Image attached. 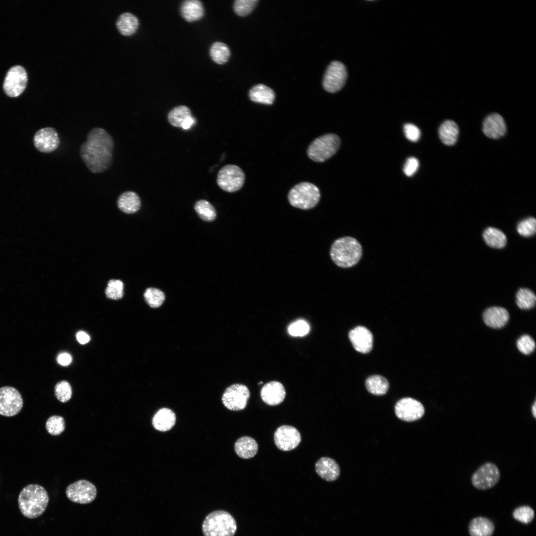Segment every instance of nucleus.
I'll list each match as a JSON object with an SVG mask.
<instances>
[{
  "label": "nucleus",
  "instance_id": "7ed1b4c3",
  "mask_svg": "<svg viewBox=\"0 0 536 536\" xmlns=\"http://www.w3.org/2000/svg\"><path fill=\"white\" fill-rule=\"evenodd\" d=\"M362 248L355 238L346 236L340 238L332 244L330 256L334 263L342 268H348L356 265L360 260Z\"/></svg>",
  "mask_w": 536,
  "mask_h": 536
},
{
  "label": "nucleus",
  "instance_id": "1a4fd4ad",
  "mask_svg": "<svg viewBox=\"0 0 536 536\" xmlns=\"http://www.w3.org/2000/svg\"><path fill=\"white\" fill-rule=\"evenodd\" d=\"M500 473L497 466L490 462L478 468L471 476L473 486L479 490H487L494 487L499 481Z\"/></svg>",
  "mask_w": 536,
  "mask_h": 536
},
{
  "label": "nucleus",
  "instance_id": "7c9ffc66",
  "mask_svg": "<svg viewBox=\"0 0 536 536\" xmlns=\"http://www.w3.org/2000/svg\"><path fill=\"white\" fill-rule=\"evenodd\" d=\"M365 385L370 393L376 396L385 394L389 387L388 380L380 375H373L368 377L366 380Z\"/></svg>",
  "mask_w": 536,
  "mask_h": 536
},
{
  "label": "nucleus",
  "instance_id": "9b49d317",
  "mask_svg": "<svg viewBox=\"0 0 536 536\" xmlns=\"http://www.w3.org/2000/svg\"><path fill=\"white\" fill-rule=\"evenodd\" d=\"M250 396V391L245 385L236 384L225 390L222 397V401L228 409L241 410L246 407Z\"/></svg>",
  "mask_w": 536,
  "mask_h": 536
},
{
  "label": "nucleus",
  "instance_id": "e433bc0d",
  "mask_svg": "<svg viewBox=\"0 0 536 536\" xmlns=\"http://www.w3.org/2000/svg\"><path fill=\"white\" fill-rule=\"evenodd\" d=\"M45 425L48 432L53 436L61 434L65 429V419L59 415L50 416L47 419Z\"/></svg>",
  "mask_w": 536,
  "mask_h": 536
},
{
  "label": "nucleus",
  "instance_id": "f3484780",
  "mask_svg": "<svg viewBox=\"0 0 536 536\" xmlns=\"http://www.w3.org/2000/svg\"><path fill=\"white\" fill-rule=\"evenodd\" d=\"M349 338L354 348L359 352L368 353L372 348V334L364 327L358 326L351 330L349 333Z\"/></svg>",
  "mask_w": 536,
  "mask_h": 536
},
{
  "label": "nucleus",
  "instance_id": "f257e3e1",
  "mask_svg": "<svg viewBox=\"0 0 536 536\" xmlns=\"http://www.w3.org/2000/svg\"><path fill=\"white\" fill-rule=\"evenodd\" d=\"M114 147L111 135L104 129L95 127L88 132L86 140L81 144L80 156L91 172L102 173L112 164Z\"/></svg>",
  "mask_w": 536,
  "mask_h": 536
},
{
  "label": "nucleus",
  "instance_id": "c9c22d12",
  "mask_svg": "<svg viewBox=\"0 0 536 536\" xmlns=\"http://www.w3.org/2000/svg\"><path fill=\"white\" fill-rule=\"evenodd\" d=\"M145 300L151 308H158L164 302L165 296L164 293L156 288H147L143 294Z\"/></svg>",
  "mask_w": 536,
  "mask_h": 536
},
{
  "label": "nucleus",
  "instance_id": "473e14b6",
  "mask_svg": "<svg viewBox=\"0 0 536 536\" xmlns=\"http://www.w3.org/2000/svg\"><path fill=\"white\" fill-rule=\"evenodd\" d=\"M209 53L212 60L220 65L226 63L230 55V51L228 46L220 42L214 43L210 48Z\"/></svg>",
  "mask_w": 536,
  "mask_h": 536
},
{
  "label": "nucleus",
  "instance_id": "79ce46f5",
  "mask_svg": "<svg viewBox=\"0 0 536 536\" xmlns=\"http://www.w3.org/2000/svg\"><path fill=\"white\" fill-rule=\"evenodd\" d=\"M518 232L522 236L530 237L536 231V220L534 217L526 218L519 223L517 227Z\"/></svg>",
  "mask_w": 536,
  "mask_h": 536
},
{
  "label": "nucleus",
  "instance_id": "0eeeda50",
  "mask_svg": "<svg viewBox=\"0 0 536 536\" xmlns=\"http://www.w3.org/2000/svg\"><path fill=\"white\" fill-rule=\"evenodd\" d=\"M245 179L244 172L241 168L235 165L228 164L219 171L216 181L222 190L233 193L242 187Z\"/></svg>",
  "mask_w": 536,
  "mask_h": 536
},
{
  "label": "nucleus",
  "instance_id": "72a5a7b5",
  "mask_svg": "<svg viewBox=\"0 0 536 536\" xmlns=\"http://www.w3.org/2000/svg\"><path fill=\"white\" fill-rule=\"evenodd\" d=\"M536 297L535 293L528 288H521L516 294V303L518 306L524 310L532 308L536 304Z\"/></svg>",
  "mask_w": 536,
  "mask_h": 536
},
{
  "label": "nucleus",
  "instance_id": "8fccbe9b",
  "mask_svg": "<svg viewBox=\"0 0 536 536\" xmlns=\"http://www.w3.org/2000/svg\"><path fill=\"white\" fill-rule=\"evenodd\" d=\"M196 123L195 119L192 116L185 120L181 128L185 130H189Z\"/></svg>",
  "mask_w": 536,
  "mask_h": 536
},
{
  "label": "nucleus",
  "instance_id": "cd10ccee",
  "mask_svg": "<svg viewBox=\"0 0 536 536\" xmlns=\"http://www.w3.org/2000/svg\"><path fill=\"white\" fill-rule=\"evenodd\" d=\"M439 136L442 142L446 145H454L459 135V128L457 124L451 120L444 122L439 129Z\"/></svg>",
  "mask_w": 536,
  "mask_h": 536
},
{
  "label": "nucleus",
  "instance_id": "6e6552de",
  "mask_svg": "<svg viewBox=\"0 0 536 536\" xmlns=\"http://www.w3.org/2000/svg\"><path fill=\"white\" fill-rule=\"evenodd\" d=\"M23 402L19 391L10 386L0 388V414L11 417L17 414L22 409Z\"/></svg>",
  "mask_w": 536,
  "mask_h": 536
},
{
  "label": "nucleus",
  "instance_id": "37998d69",
  "mask_svg": "<svg viewBox=\"0 0 536 536\" xmlns=\"http://www.w3.org/2000/svg\"><path fill=\"white\" fill-rule=\"evenodd\" d=\"M517 346L521 352L524 354H529L535 349L536 344L532 337L529 335H525L518 339Z\"/></svg>",
  "mask_w": 536,
  "mask_h": 536
},
{
  "label": "nucleus",
  "instance_id": "c03bdc74",
  "mask_svg": "<svg viewBox=\"0 0 536 536\" xmlns=\"http://www.w3.org/2000/svg\"><path fill=\"white\" fill-rule=\"evenodd\" d=\"M288 331L289 334L295 336H302L309 331V326L304 321L299 320L289 326Z\"/></svg>",
  "mask_w": 536,
  "mask_h": 536
},
{
  "label": "nucleus",
  "instance_id": "5701e85b",
  "mask_svg": "<svg viewBox=\"0 0 536 536\" xmlns=\"http://www.w3.org/2000/svg\"><path fill=\"white\" fill-rule=\"evenodd\" d=\"M494 530L493 522L483 517L473 518L469 525V532L470 536H492Z\"/></svg>",
  "mask_w": 536,
  "mask_h": 536
},
{
  "label": "nucleus",
  "instance_id": "4468645a",
  "mask_svg": "<svg viewBox=\"0 0 536 536\" xmlns=\"http://www.w3.org/2000/svg\"><path fill=\"white\" fill-rule=\"evenodd\" d=\"M395 412L399 419L410 422L421 418L424 414L425 409L419 401L411 398H405L396 403Z\"/></svg>",
  "mask_w": 536,
  "mask_h": 536
},
{
  "label": "nucleus",
  "instance_id": "4c0bfd02",
  "mask_svg": "<svg viewBox=\"0 0 536 536\" xmlns=\"http://www.w3.org/2000/svg\"><path fill=\"white\" fill-rule=\"evenodd\" d=\"M123 290L124 284L121 280L112 279L108 283L105 294L109 299L118 300L123 297Z\"/></svg>",
  "mask_w": 536,
  "mask_h": 536
},
{
  "label": "nucleus",
  "instance_id": "9d476101",
  "mask_svg": "<svg viewBox=\"0 0 536 536\" xmlns=\"http://www.w3.org/2000/svg\"><path fill=\"white\" fill-rule=\"evenodd\" d=\"M67 498L74 503L86 504L92 502L97 495L95 485L90 481L81 479L69 484L67 488Z\"/></svg>",
  "mask_w": 536,
  "mask_h": 536
},
{
  "label": "nucleus",
  "instance_id": "f704fd0d",
  "mask_svg": "<svg viewBox=\"0 0 536 536\" xmlns=\"http://www.w3.org/2000/svg\"><path fill=\"white\" fill-rule=\"evenodd\" d=\"M195 209L199 216L204 221H211L216 217V213L214 207L206 200H201L197 201Z\"/></svg>",
  "mask_w": 536,
  "mask_h": 536
},
{
  "label": "nucleus",
  "instance_id": "a19ab883",
  "mask_svg": "<svg viewBox=\"0 0 536 536\" xmlns=\"http://www.w3.org/2000/svg\"><path fill=\"white\" fill-rule=\"evenodd\" d=\"M258 2L257 0H236L234 3V10L237 15L245 16L254 9Z\"/></svg>",
  "mask_w": 536,
  "mask_h": 536
},
{
  "label": "nucleus",
  "instance_id": "c756f323",
  "mask_svg": "<svg viewBox=\"0 0 536 536\" xmlns=\"http://www.w3.org/2000/svg\"><path fill=\"white\" fill-rule=\"evenodd\" d=\"M483 237L487 245L495 248H503L507 242L506 236L504 233L494 227H490L485 229Z\"/></svg>",
  "mask_w": 536,
  "mask_h": 536
},
{
  "label": "nucleus",
  "instance_id": "f03ea898",
  "mask_svg": "<svg viewBox=\"0 0 536 536\" xmlns=\"http://www.w3.org/2000/svg\"><path fill=\"white\" fill-rule=\"evenodd\" d=\"M49 500L48 493L43 486L30 484L20 491L18 498V506L24 517L34 519L46 511Z\"/></svg>",
  "mask_w": 536,
  "mask_h": 536
},
{
  "label": "nucleus",
  "instance_id": "b1692460",
  "mask_svg": "<svg viewBox=\"0 0 536 536\" xmlns=\"http://www.w3.org/2000/svg\"><path fill=\"white\" fill-rule=\"evenodd\" d=\"M117 205L123 212L131 214L138 211L141 205L138 195L133 191H126L121 194L118 198Z\"/></svg>",
  "mask_w": 536,
  "mask_h": 536
},
{
  "label": "nucleus",
  "instance_id": "a878e982",
  "mask_svg": "<svg viewBox=\"0 0 536 536\" xmlns=\"http://www.w3.org/2000/svg\"><path fill=\"white\" fill-rule=\"evenodd\" d=\"M234 447L236 454L243 459H250L254 457L258 450V445L256 440L249 436H243L238 439Z\"/></svg>",
  "mask_w": 536,
  "mask_h": 536
},
{
  "label": "nucleus",
  "instance_id": "39448f33",
  "mask_svg": "<svg viewBox=\"0 0 536 536\" xmlns=\"http://www.w3.org/2000/svg\"><path fill=\"white\" fill-rule=\"evenodd\" d=\"M320 197L319 188L314 184L306 182L294 186L288 195V201L292 206L304 210L315 207Z\"/></svg>",
  "mask_w": 536,
  "mask_h": 536
},
{
  "label": "nucleus",
  "instance_id": "c85d7f7f",
  "mask_svg": "<svg viewBox=\"0 0 536 536\" xmlns=\"http://www.w3.org/2000/svg\"><path fill=\"white\" fill-rule=\"evenodd\" d=\"M138 26V19L134 14L129 12L122 14L117 21L118 30L124 35H131L134 34Z\"/></svg>",
  "mask_w": 536,
  "mask_h": 536
},
{
  "label": "nucleus",
  "instance_id": "dca6fc26",
  "mask_svg": "<svg viewBox=\"0 0 536 536\" xmlns=\"http://www.w3.org/2000/svg\"><path fill=\"white\" fill-rule=\"evenodd\" d=\"M33 141L37 149L43 153H50L55 151L60 142L57 132L52 127H46L38 130L34 135Z\"/></svg>",
  "mask_w": 536,
  "mask_h": 536
},
{
  "label": "nucleus",
  "instance_id": "ea45409f",
  "mask_svg": "<svg viewBox=\"0 0 536 536\" xmlns=\"http://www.w3.org/2000/svg\"><path fill=\"white\" fill-rule=\"evenodd\" d=\"M55 395L60 402H67L70 399L72 395L70 385L66 381L58 382L55 387Z\"/></svg>",
  "mask_w": 536,
  "mask_h": 536
},
{
  "label": "nucleus",
  "instance_id": "3c124183",
  "mask_svg": "<svg viewBox=\"0 0 536 536\" xmlns=\"http://www.w3.org/2000/svg\"><path fill=\"white\" fill-rule=\"evenodd\" d=\"M532 414H533L534 418H536V401L534 402L533 403V405H532Z\"/></svg>",
  "mask_w": 536,
  "mask_h": 536
},
{
  "label": "nucleus",
  "instance_id": "58836bf2",
  "mask_svg": "<svg viewBox=\"0 0 536 536\" xmlns=\"http://www.w3.org/2000/svg\"><path fill=\"white\" fill-rule=\"evenodd\" d=\"M513 518L524 524L531 523L534 518V510L529 506H522L516 508L513 512Z\"/></svg>",
  "mask_w": 536,
  "mask_h": 536
},
{
  "label": "nucleus",
  "instance_id": "2f4dec72",
  "mask_svg": "<svg viewBox=\"0 0 536 536\" xmlns=\"http://www.w3.org/2000/svg\"><path fill=\"white\" fill-rule=\"evenodd\" d=\"M192 116L191 111L188 107L181 105L173 108L169 112L167 118L170 125L181 128L185 120Z\"/></svg>",
  "mask_w": 536,
  "mask_h": 536
},
{
  "label": "nucleus",
  "instance_id": "bb28decb",
  "mask_svg": "<svg viewBox=\"0 0 536 536\" xmlns=\"http://www.w3.org/2000/svg\"><path fill=\"white\" fill-rule=\"evenodd\" d=\"M249 97L254 102L271 105L274 100L275 94L270 88L260 84L254 86L250 90Z\"/></svg>",
  "mask_w": 536,
  "mask_h": 536
},
{
  "label": "nucleus",
  "instance_id": "de8ad7c7",
  "mask_svg": "<svg viewBox=\"0 0 536 536\" xmlns=\"http://www.w3.org/2000/svg\"><path fill=\"white\" fill-rule=\"evenodd\" d=\"M58 362L62 366H67L71 361V357L70 354L66 352L60 353L57 358Z\"/></svg>",
  "mask_w": 536,
  "mask_h": 536
},
{
  "label": "nucleus",
  "instance_id": "2eb2a0df",
  "mask_svg": "<svg viewBox=\"0 0 536 536\" xmlns=\"http://www.w3.org/2000/svg\"><path fill=\"white\" fill-rule=\"evenodd\" d=\"M301 440L300 433L295 427L289 425L279 427L274 434V441L276 447L284 451H289L296 448Z\"/></svg>",
  "mask_w": 536,
  "mask_h": 536
},
{
  "label": "nucleus",
  "instance_id": "a211bd4d",
  "mask_svg": "<svg viewBox=\"0 0 536 536\" xmlns=\"http://www.w3.org/2000/svg\"><path fill=\"white\" fill-rule=\"evenodd\" d=\"M286 392L283 385L277 381H271L265 385L261 391V397L266 404L276 405L281 403Z\"/></svg>",
  "mask_w": 536,
  "mask_h": 536
},
{
  "label": "nucleus",
  "instance_id": "49530a36",
  "mask_svg": "<svg viewBox=\"0 0 536 536\" xmlns=\"http://www.w3.org/2000/svg\"><path fill=\"white\" fill-rule=\"evenodd\" d=\"M419 167V161L415 157L408 158L403 168V171L405 175L408 177L412 176L417 170Z\"/></svg>",
  "mask_w": 536,
  "mask_h": 536
},
{
  "label": "nucleus",
  "instance_id": "6ab92c4d",
  "mask_svg": "<svg viewBox=\"0 0 536 536\" xmlns=\"http://www.w3.org/2000/svg\"><path fill=\"white\" fill-rule=\"evenodd\" d=\"M482 131L485 135L489 138H500L506 132V126L503 118L497 113L488 115L483 122Z\"/></svg>",
  "mask_w": 536,
  "mask_h": 536
},
{
  "label": "nucleus",
  "instance_id": "412c9836",
  "mask_svg": "<svg viewBox=\"0 0 536 536\" xmlns=\"http://www.w3.org/2000/svg\"><path fill=\"white\" fill-rule=\"evenodd\" d=\"M483 318L485 324L492 328L499 329L504 327L509 318L507 311L500 307H492L484 312Z\"/></svg>",
  "mask_w": 536,
  "mask_h": 536
},
{
  "label": "nucleus",
  "instance_id": "09e8293b",
  "mask_svg": "<svg viewBox=\"0 0 536 536\" xmlns=\"http://www.w3.org/2000/svg\"><path fill=\"white\" fill-rule=\"evenodd\" d=\"M76 337L78 342L81 344H84L87 343L90 340V337L88 335L83 331L78 332L76 334Z\"/></svg>",
  "mask_w": 536,
  "mask_h": 536
},
{
  "label": "nucleus",
  "instance_id": "a18cd8bd",
  "mask_svg": "<svg viewBox=\"0 0 536 536\" xmlns=\"http://www.w3.org/2000/svg\"><path fill=\"white\" fill-rule=\"evenodd\" d=\"M403 132L406 138L412 142L419 140L421 133L419 128L412 124H406L403 126Z\"/></svg>",
  "mask_w": 536,
  "mask_h": 536
},
{
  "label": "nucleus",
  "instance_id": "20e7f679",
  "mask_svg": "<svg viewBox=\"0 0 536 536\" xmlns=\"http://www.w3.org/2000/svg\"><path fill=\"white\" fill-rule=\"evenodd\" d=\"M202 530L204 536H234L237 525L235 519L228 512L217 510L205 517Z\"/></svg>",
  "mask_w": 536,
  "mask_h": 536
},
{
  "label": "nucleus",
  "instance_id": "aec40b11",
  "mask_svg": "<svg viewBox=\"0 0 536 536\" xmlns=\"http://www.w3.org/2000/svg\"><path fill=\"white\" fill-rule=\"evenodd\" d=\"M317 473L328 481H333L339 476L340 469L337 463L328 457L321 458L315 464Z\"/></svg>",
  "mask_w": 536,
  "mask_h": 536
},
{
  "label": "nucleus",
  "instance_id": "4be33fe9",
  "mask_svg": "<svg viewBox=\"0 0 536 536\" xmlns=\"http://www.w3.org/2000/svg\"><path fill=\"white\" fill-rule=\"evenodd\" d=\"M176 422L175 413L170 409L162 408L158 410L152 418V423L154 428L165 432L171 429Z\"/></svg>",
  "mask_w": 536,
  "mask_h": 536
},
{
  "label": "nucleus",
  "instance_id": "393cba45",
  "mask_svg": "<svg viewBox=\"0 0 536 536\" xmlns=\"http://www.w3.org/2000/svg\"><path fill=\"white\" fill-rule=\"evenodd\" d=\"M183 18L188 22H193L201 19L204 14L202 2L198 0L184 1L180 8Z\"/></svg>",
  "mask_w": 536,
  "mask_h": 536
},
{
  "label": "nucleus",
  "instance_id": "f8f14e48",
  "mask_svg": "<svg viewBox=\"0 0 536 536\" xmlns=\"http://www.w3.org/2000/svg\"><path fill=\"white\" fill-rule=\"evenodd\" d=\"M27 74L21 66L11 67L7 71L3 82V89L7 95L15 97L20 95L26 88Z\"/></svg>",
  "mask_w": 536,
  "mask_h": 536
},
{
  "label": "nucleus",
  "instance_id": "423d86ee",
  "mask_svg": "<svg viewBox=\"0 0 536 536\" xmlns=\"http://www.w3.org/2000/svg\"><path fill=\"white\" fill-rule=\"evenodd\" d=\"M340 144L339 137L336 134H328L314 140L309 146L307 155L313 161L324 162L333 156Z\"/></svg>",
  "mask_w": 536,
  "mask_h": 536
},
{
  "label": "nucleus",
  "instance_id": "ddd939ff",
  "mask_svg": "<svg viewBox=\"0 0 536 536\" xmlns=\"http://www.w3.org/2000/svg\"><path fill=\"white\" fill-rule=\"evenodd\" d=\"M347 78L344 65L338 61L332 62L327 68L323 80L324 88L330 93H335L343 86Z\"/></svg>",
  "mask_w": 536,
  "mask_h": 536
}]
</instances>
